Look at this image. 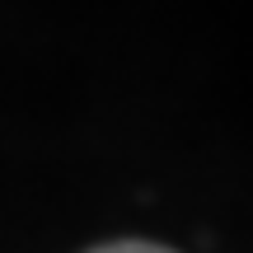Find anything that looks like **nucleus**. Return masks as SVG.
Here are the masks:
<instances>
[{
    "mask_svg": "<svg viewBox=\"0 0 253 253\" xmlns=\"http://www.w3.org/2000/svg\"><path fill=\"white\" fill-rule=\"evenodd\" d=\"M94 253H173V249H160V244H141V239H126V244H103Z\"/></svg>",
    "mask_w": 253,
    "mask_h": 253,
    "instance_id": "obj_1",
    "label": "nucleus"
}]
</instances>
